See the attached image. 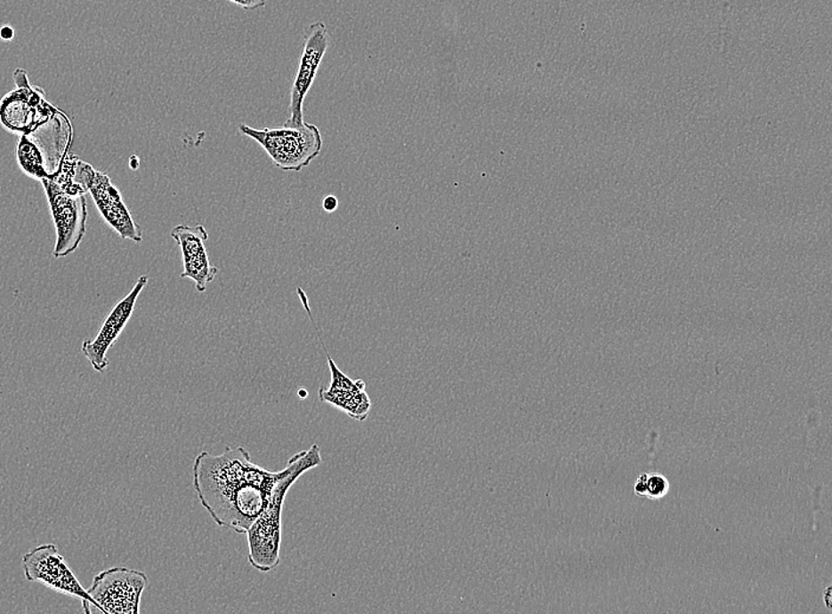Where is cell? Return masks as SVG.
Here are the masks:
<instances>
[{"mask_svg": "<svg viewBox=\"0 0 832 614\" xmlns=\"http://www.w3.org/2000/svg\"><path fill=\"white\" fill-rule=\"evenodd\" d=\"M290 468L289 461L283 470L270 472L252 462L244 447H227L221 455L203 451L197 456L193 486L218 526L246 534L264 511L273 488Z\"/></svg>", "mask_w": 832, "mask_h": 614, "instance_id": "cell-1", "label": "cell"}, {"mask_svg": "<svg viewBox=\"0 0 832 614\" xmlns=\"http://www.w3.org/2000/svg\"><path fill=\"white\" fill-rule=\"evenodd\" d=\"M289 461V473L277 482L264 511L246 531L248 562L261 572H270L279 566L284 500L291 486L303 474L322 465L320 448L312 444L308 451L295 454Z\"/></svg>", "mask_w": 832, "mask_h": 614, "instance_id": "cell-2", "label": "cell"}, {"mask_svg": "<svg viewBox=\"0 0 832 614\" xmlns=\"http://www.w3.org/2000/svg\"><path fill=\"white\" fill-rule=\"evenodd\" d=\"M52 206L56 225L57 242L53 256H69L77 250L85 233L88 186L71 168H63L50 179H42Z\"/></svg>", "mask_w": 832, "mask_h": 614, "instance_id": "cell-3", "label": "cell"}, {"mask_svg": "<svg viewBox=\"0 0 832 614\" xmlns=\"http://www.w3.org/2000/svg\"><path fill=\"white\" fill-rule=\"evenodd\" d=\"M71 141L69 121L55 113L23 135L18 145V159L28 174L38 179L57 175Z\"/></svg>", "mask_w": 832, "mask_h": 614, "instance_id": "cell-4", "label": "cell"}, {"mask_svg": "<svg viewBox=\"0 0 832 614\" xmlns=\"http://www.w3.org/2000/svg\"><path fill=\"white\" fill-rule=\"evenodd\" d=\"M241 134L247 136L271 157L279 170L301 171L319 155L323 141L319 129L315 124H305L301 127L255 129L240 124Z\"/></svg>", "mask_w": 832, "mask_h": 614, "instance_id": "cell-5", "label": "cell"}, {"mask_svg": "<svg viewBox=\"0 0 832 614\" xmlns=\"http://www.w3.org/2000/svg\"><path fill=\"white\" fill-rule=\"evenodd\" d=\"M149 577L141 570L117 566L102 570L88 588L90 597L104 614H139Z\"/></svg>", "mask_w": 832, "mask_h": 614, "instance_id": "cell-6", "label": "cell"}, {"mask_svg": "<svg viewBox=\"0 0 832 614\" xmlns=\"http://www.w3.org/2000/svg\"><path fill=\"white\" fill-rule=\"evenodd\" d=\"M25 578L32 583H42L61 594L82 601L83 611L92 613L90 606L99 610L95 601L75 576L66 559L53 544L38 546L23 556Z\"/></svg>", "mask_w": 832, "mask_h": 614, "instance_id": "cell-7", "label": "cell"}, {"mask_svg": "<svg viewBox=\"0 0 832 614\" xmlns=\"http://www.w3.org/2000/svg\"><path fill=\"white\" fill-rule=\"evenodd\" d=\"M329 45V35L326 24L316 21L310 25L306 30L304 46L301 55L300 67L295 77L293 88L290 92L289 120L286 122L287 127H301L305 124L303 116V104L309 90L315 81L317 71L319 69L323 57Z\"/></svg>", "mask_w": 832, "mask_h": 614, "instance_id": "cell-8", "label": "cell"}, {"mask_svg": "<svg viewBox=\"0 0 832 614\" xmlns=\"http://www.w3.org/2000/svg\"><path fill=\"white\" fill-rule=\"evenodd\" d=\"M149 283V276L141 275L135 283L131 292L118 301L110 314L108 315L106 321L101 326L99 333L93 339H86L82 344V352L86 359L93 365L97 372H104V370L109 365L107 354L110 347L117 343L118 337L127 326L129 319L132 318L136 300Z\"/></svg>", "mask_w": 832, "mask_h": 614, "instance_id": "cell-9", "label": "cell"}, {"mask_svg": "<svg viewBox=\"0 0 832 614\" xmlns=\"http://www.w3.org/2000/svg\"><path fill=\"white\" fill-rule=\"evenodd\" d=\"M172 238L178 243L182 254V279H190L196 283L200 293L207 290V286L217 276L219 269L211 264L206 251L208 232L203 225L187 226L178 225L172 229Z\"/></svg>", "mask_w": 832, "mask_h": 614, "instance_id": "cell-10", "label": "cell"}, {"mask_svg": "<svg viewBox=\"0 0 832 614\" xmlns=\"http://www.w3.org/2000/svg\"><path fill=\"white\" fill-rule=\"evenodd\" d=\"M89 192L104 220L115 232H117L122 239H129L135 243L142 242V229L133 219L120 192L111 183L109 176L102 171H95L89 183Z\"/></svg>", "mask_w": 832, "mask_h": 614, "instance_id": "cell-11", "label": "cell"}, {"mask_svg": "<svg viewBox=\"0 0 832 614\" xmlns=\"http://www.w3.org/2000/svg\"><path fill=\"white\" fill-rule=\"evenodd\" d=\"M55 111L30 90H21L4 100L0 116L11 131L27 134Z\"/></svg>", "mask_w": 832, "mask_h": 614, "instance_id": "cell-12", "label": "cell"}, {"mask_svg": "<svg viewBox=\"0 0 832 614\" xmlns=\"http://www.w3.org/2000/svg\"><path fill=\"white\" fill-rule=\"evenodd\" d=\"M319 400L333 404L335 408L341 409L347 412L352 419L363 421L370 411V401L368 395L363 391H333L327 389L319 390Z\"/></svg>", "mask_w": 832, "mask_h": 614, "instance_id": "cell-13", "label": "cell"}, {"mask_svg": "<svg viewBox=\"0 0 832 614\" xmlns=\"http://www.w3.org/2000/svg\"><path fill=\"white\" fill-rule=\"evenodd\" d=\"M669 481L662 474H648L647 477V495L646 498L658 501L665 498L669 491Z\"/></svg>", "mask_w": 832, "mask_h": 614, "instance_id": "cell-14", "label": "cell"}, {"mask_svg": "<svg viewBox=\"0 0 832 614\" xmlns=\"http://www.w3.org/2000/svg\"><path fill=\"white\" fill-rule=\"evenodd\" d=\"M229 2L236 4L243 10L252 11L264 7L268 0H229Z\"/></svg>", "mask_w": 832, "mask_h": 614, "instance_id": "cell-15", "label": "cell"}, {"mask_svg": "<svg viewBox=\"0 0 832 614\" xmlns=\"http://www.w3.org/2000/svg\"><path fill=\"white\" fill-rule=\"evenodd\" d=\"M647 477L648 473H642L634 484V493L640 498H646L647 495Z\"/></svg>", "mask_w": 832, "mask_h": 614, "instance_id": "cell-16", "label": "cell"}, {"mask_svg": "<svg viewBox=\"0 0 832 614\" xmlns=\"http://www.w3.org/2000/svg\"><path fill=\"white\" fill-rule=\"evenodd\" d=\"M323 210L327 213H334L335 211L338 208V199L335 195H327L323 199Z\"/></svg>", "mask_w": 832, "mask_h": 614, "instance_id": "cell-17", "label": "cell"}, {"mask_svg": "<svg viewBox=\"0 0 832 614\" xmlns=\"http://www.w3.org/2000/svg\"><path fill=\"white\" fill-rule=\"evenodd\" d=\"M139 166H140V161H139L138 157H136V156H132V157H131V168H132V170L136 171V170H138Z\"/></svg>", "mask_w": 832, "mask_h": 614, "instance_id": "cell-18", "label": "cell"}, {"mask_svg": "<svg viewBox=\"0 0 832 614\" xmlns=\"http://www.w3.org/2000/svg\"><path fill=\"white\" fill-rule=\"evenodd\" d=\"M12 35H13V32H12V30H11V28H3L2 36H3L4 38L9 39V38L12 37Z\"/></svg>", "mask_w": 832, "mask_h": 614, "instance_id": "cell-19", "label": "cell"}, {"mask_svg": "<svg viewBox=\"0 0 832 614\" xmlns=\"http://www.w3.org/2000/svg\"><path fill=\"white\" fill-rule=\"evenodd\" d=\"M831 594V588L829 587V588H828V590H827V594H826L827 606H828V608H829V609H831V604H830V597H831V594Z\"/></svg>", "mask_w": 832, "mask_h": 614, "instance_id": "cell-20", "label": "cell"}]
</instances>
